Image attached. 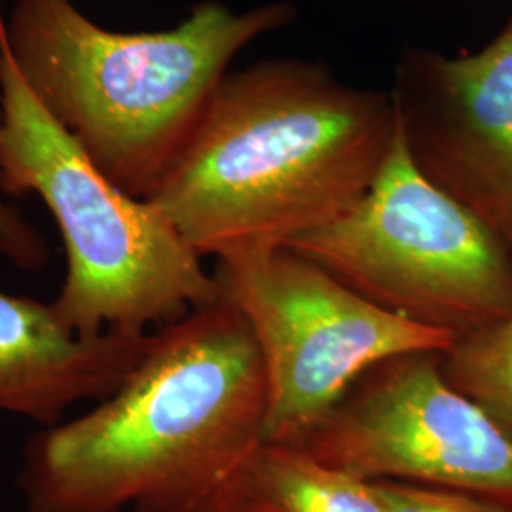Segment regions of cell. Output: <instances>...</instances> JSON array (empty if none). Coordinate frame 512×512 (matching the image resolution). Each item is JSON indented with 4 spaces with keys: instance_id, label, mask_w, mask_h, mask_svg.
Returning <instances> with one entry per match:
<instances>
[{
    "instance_id": "12",
    "label": "cell",
    "mask_w": 512,
    "mask_h": 512,
    "mask_svg": "<svg viewBox=\"0 0 512 512\" xmlns=\"http://www.w3.org/2000/svg\"><path fill=\"white\" fill-rule=\"evenodd\" d=\"M384 512H512L482 495L399 480H372Z\"/></svg>"
},
{
    "instance_id": "5",
    "label": "cell",
    "mask_w": 512,
    "mask_h": 512,
    "mask_svg": "<svg viewBox=\"0 0 512 512\" xmlns=\"http://www.w3.org/2000/svg\"><path fill=\"white\" fill-rule=\"evenodd\" d=\"M287 249L376 306L456 340L512 310L511 249L421 173L399 124L365 196Z\"/></svg>"
},
{
    "instance_id": "11",
    "label": "cell",
    "mask_w": 512,
    "mask_h": 512,
    "mask_svg": "<svg viewBox=\"0 0 512 512\" xmlns=\"http://www.w3.org/2000/svg\"><path fill=\"white\" fill-rule=\"evenodd\" d=\"M446 382L478 404L512 439V310L442 353Z\"/></svg>"
},
{
    "instance_id": "13",
    "label": "cell",
    "mask_w": 512,
    "mask_h": 512,
    "mask_svg": "<svg viewBox=\"0 0 512 512\" xmlns=\"http://www.w3.org/2000/svg\"><path fill=\"white\" fill-rule=\"evenodd\" d=\"M0 255L23 272H38L50 262L46 238L4 200H0Z\"/></svg>"
},
{
    "instance_id": "4",
    "label": "cell",
    "mask_w": 512,
    "mask_h": 512,
    "mask_svg": "<svg viewBox=\"0 0 512 512\" xmlns=\"http://www.w3.org/2000/svg\"><path fill=\"white\" fill-rule=\"evenodd\" d=\"M0 92V190L33 194L54 217L67 277L52 306L67 329L143 336L219 300L215 274L164 213L110 183L38 105L4 38Z\"/></svg>"
},
{
    "instance_id": "9",
    "label": "cell",
    "mask_w": 512,
    "mask_h": 512,
    "mask_svg": "<svg viewBox=\"0 0 512 512\" xmlns=\"http://www.w3.org/2000/svg\"><path fill=\"white\" fill-rule=\"evenodd\" d=\"M150 342L152 334L80 336L52 302L0 289V412L57 425L76 404L114 395Z\"/></svg>"
},
{
    "instance_id": "7",
    "label": "cell",
    "mask_w": 512,
    "mask_h": 512,
    "mask_svg": "<svg viewBox=\"0 0 512 512\" xmlns=\"http://www.w3.org/2000/svg\"><path fill=\"white\" fill-rule=\"evenodd\" d=\"M442 353L372 366L302 448L363 480H399L482 495L512 507V439L446 382Z\"/></svg>"
},
{
    "instance_id": "6",
    "label": "cell",
    "mask_w": 512,
    "mask_h": 512,
    "mask_svg": "<svg viewBox=\"0 0 512 512\" xmlns=\"http://www.w3.org/2000/svg\"><path fill=\"white\" fill-rule=\"evenodd\" d=\"M220 296L249 323L266 374L264 439L302 446L365 372L458 340L376 306L287 247L219 260Z\"/></svg>"
},
{
    "instance_id": "8",
    "label": "cell",
    "mask_w": 512,
    "mask_h": 512,
    "mask_svg": "<svg viewBox=\"0 0 512 512\" xmlns=\"http://www.w3.org/2000/svg\"><path fill=\"white\" fill-rule=\"evenodd\" d=\"M389 95L421 173L512 251V18L473 54L406 50Z\"/></svg>"
},
{
    "instance_id": "14",
    "label": "cell",
    "mask_w": 512,
    "mask_h": 512,
    "mask_svg": "<svg viewBox=\"0 0 512 512\" xmlns=\"http://www.w3.org/2000/svg\"><path fill=\"white\" fill-rule=\"evenodd\" d=\"M2 27H4V19L0 18V40H2ZM0 110H2V92H0Z\"/></svg>"
},
{
    "instance_id": "3",
    "label": "cell",
    "mask_w": 512,
    "mask_h": 512,
    "mask_svg": "<svg viewBox=\"0 0 512 512\" xmlns=\"http://www.w3.org/2000/svg\"><path fill=\"white\" fill-rule=\"evenodd\" d=\"M293 18L287 2L236 12L203 0L171 29L118 33L73 0H16L2 38L38 105L110 183L148 200L200 126L232 59Z\"/></svg>"
},
{
    "instance_id": "2",
    "label": "cell",
    "mask_w": 512,
    "mask_h": 512,
    "mask_svg": "<svg viewBox=\"0 0 512 512\" xmlns=\"http://www.w3.org/2000/svg\"><path fill=\"white\" fill-rule=\"evenodd\" d=\"M397 135L391 95L321 63L270 59L228 73L148 202L202 256L287 247L346 215Z\"/></svg>"
},
{
    "instance_id": "10",
    "label": "cell",
    "mask_w": 512,
    "mask_h": 512,
    "mask_svg": "<svg viewBox=\"0 0 512 512\" xmlns=\"http://www.w3.org/2000/svg\"><path fill=\"white\" fill-rule=\"evenodd\" d=\"M203 512H384L370 480L334 469L294 444L262 440Z\"/></svg>"
},
{
    "instance_id": "1",
    "label": "cell",
    "mask_w": 512,
    "mask_h": 512,
    "mask_svg": "<svg viewBox=\"0 0 512 512\" xmlns=\"http://www.w3.org/2000/svg\"><path fill=\"white\" fill-rule=\"evenodd\" d=\"M266 374L243 313L220 296L152 334L124 385L23 450L29 512H203L264 440Z\"/></svg>"
}]
</instances>
